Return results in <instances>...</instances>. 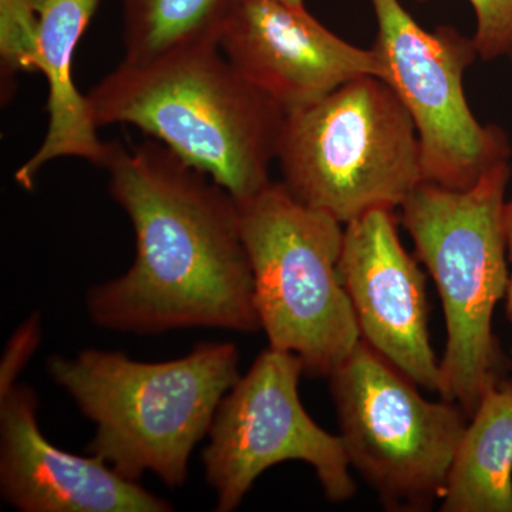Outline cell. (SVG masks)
Returning <instances> with one entry per match:
<instances>
[{
  "label": "cell",
  "mask_w": 512,
  "mask_h": 512,
  "mask_svg": "<svg viewBox=\"0 0 512 512\" xmlns=\"http://www.w3.org/2000/svg\"><path fill=\"white\" fill-rule=\"evenodd\" d=\"M109 191L136 235L130 269L86 295L97 328L261 330L238 201L158 141L111 143Z\"/></svg>",
  "instance_id": "1"
},
{
  "label": "cell",
  "mask_w": 512,
  "mask_h": 512,
  "mask_svg": "<svg viewBox=\"0 0 512 512\" xmlns=\"http://www.w3.org/2000/svg\"><path fill=\"white\" fill-rule=\"evenodd\" d=\"M97 127L127 124L244 200L271 183L286 113L220 46L123 60L87 94Z\"/></svg>",
  "instance_id": "2"
},
{
  "label": "cell",
  "mask_w": 512,
  "mask_h": 512,
  "mask_svg": "<svg viewBox=\"0 0 512 512\" xmlns=\"http://www.w3.org/2000/svg\"><path fill=\"white\" fill-rule=\"evenodd\" d=\"M47 373L96 426L89 454L128 480L150 473L170 488L187 481L192 451L241 377L231 342L198 343L188 355L156 363L87 349L50 356Z\"/></svg>",
  "instance_id": "3"
},
{
  "label": "cell",
  "mask_w": 512,
  "mask_h": 512,
  "mask_svg": "<svg viewBox=\"0 0 512 512\" xmlns=\"http://www.w3.org/2000/svg\"><path fill=\"white\" fill-rule=\"evenodd\" d=\"M510 161L494 165L467 190L423 181L400 207L403 227L443 302L447 343L440 360L441 399L468 419L484 394L501 383L493 316L505 298V191Z\"/></svg>",
  "instance_id": "4"
},
{
  "label": "cell",
  "mask_w": 512,
  "mask_h": 512,
  "mask_svg": "<svg viewBox=\"0 0 512 512\" xmlns=\"http://www.w3.org/2000/svg\"><path fill=\"white\" fill-rule=\"evenodd\" d=\"M276 161L293 198L343 225L396 211L424 181L412 117L376 76L286 114Z\"/></svg>",
  "instance_id": "5"
},
{
  "label": "cell",
  "mask_w": 512,
  "mask_h": 512,
  "mask_svg": "<svg viewBox=\"0 0 512 512\" xmlns=\"http://www.w3.org/2000/svg\"><path fill=\"white\" fill-rule=\"evenodd\" d=\"M238 207L269 348L298 356L305 375L329 377L362 340L339 276L345 225L272 181Z\"/></svg>",
  "instance_id": "6"
},
{
  "label": "cell",
  "mask_w": 512,
  "mask_h": 512,
  "mask_svg": "<svg viewBox=\"0 0 512 512\" xmlns=\"http://www.w3.org/2000/svg\"><path fill=\"white\" fill-rule=\"evenodd\" d=\"M350 467L387 511H429L443 497L467 427L458 404L431 402L365 340L329 376Z\"/></svg>",
  "instance_id": "7"
},
{
  "label": "cell",
  "mask_w": 512,
  "mask_h": 512,
  "mask_svg": "<svg viewBox=\"0 0 512 512\" xmlns=\"http://www.w3.org/2000/svg\"><path fill=\"white\" fill-rule=\"evenodd\" d=\"M377 20L380 79L402 101L419 136L424 181L467 190L494 165L510 161L507 134L476 119L464 73L478 57L473 37L448 26L421 28L400 0H370Z\"/></svg>",
  "instance_id": "8"
},
{
  "label": "cell",
  "mask_w": 512,
  "mask_h": 512,
  "mask_svg": "<svg viewBox=\"0 0 512 512\" xmlns=\"http://www.w3.org/2000/svg\"><path fill=\"white\" fill-rule=\"evenodd\" d=\"M302 375L298 356L268 346L221 400L202 451L218 512L237 510L255 481L286 461L311 466L333 503L356 494L342 439L322 429L303 407Z\"/></svg>",
  "instance_id": "9"
},
{
  "label": "cell",
  "mask_w": 512,
  "mask_h": 512,
  "mask_svg": "<svg viewBox=\"0 0 512 512\" xmlns=\"http://www.w3.org/2000/svg\"><path fill=\"white\" fill-rule=\"evenodd\" d=\"M338 269L362 340L421 389L439 393L426 275L403 247L393 210H373L345 225Z\"/></svg>",
  "instance_id": "10"
},
{
  "label": "cell",
  "mask_w": 512,
  "mask_h": 512,
  "mask_svg": "<svg viewBox=\"0 0 512 512\" xmlns=\"http://www.w3.org/2000/svg\"><path fill=\"white\" fill-rule=\"evenodd\" d=\"M220 49L249 83L286 114L322 100L362 76H382L375 50L350 45L305 5L239 0Z\"/></svg>",
  "instance_id": "11"
},
{
  "label": "cell",
  "mask_w": 512,
  "mask_h": 512,
  "mask_svg": "<svg viewBox=\"0 0 512 512\" xmlns=\"http://www.w3.org/2000/svg\"><path fill=\"white\" fill-rule=\"evenodd\" d=\"M35 390L0 397V493L22 512H168L173 505L101 458L53 446L37 421Z\"/></svg>",
  "instance_id": "12"
},
{
  "label": "cell",
  "mask_w": 512,
  "mask_h": 512,
  "mask_svg": "<svg viewBox=\"0 0 512 512\" xmlns=\"http://www.w3.org/2000/svg\"><path fill=\"white\" fill-rule=\"evenodd\" d=\"M36 26V72L46 79L47 126L45 140L29 160L20 165L15 178L30 190L36 175L59 158H80L106 165L111 143L100 140L87 94L77 89L73 66L77 46L101 0H33Z\"/></svg>",
  "instance_id": "13"
},
{
  "label": "cell",
  "mask_w": 512,
  "mask_h": 512,
  "mask_svg": "<svg viewBox=\"0 0 512 512\" xmlns=\"http://www.w3.org/2000/svg\"><path fill=\"white\" fill-rule=\"evenodd\" d=\"M454 454L441 512H512V390L491 387Z\"/></svg>",
  "instance_id": "14"
},
{
  "label": "cell",
  "mask_w": 512,
  "mask_h": 512,
  "mask_svg": "<svg viewBox=\"0 0 512 512\" xmlns=\"http://www.w3.org/2000/svg\"><path fill=\"white\" fill-rule=\"evenodd\" d=\"M124 60L146 62L174 50L218 46L239 0H117Z\"/></svg>",
  "instance_id": "15"
},
{
  "label": "cell",
  "mask_w": 512,
  "mask_h": 512,
  "mask_svg": "<svg viewBox=\"0 0 512 512\" xmlns=\"http://www.w3.org/2000/svg\"><path fill=\"white\" fill-rule=\"evenodd\" d=\"M36 10L33 0H0L2 83L36 72Z\"/></svg>",
  "instance_id": "16"
},
{
  "label": "cell",
  "mask_w": 512,
  "mask_h": 512,
  "mask_svg": "<svg viewBox=\"0 0 512 512\" xmlns=\"http://www.w3.org/2000/svg\"><path fill=\"white\" fill-rule=\"evenodd\" d=\"M424 2V0H419ZM476 13L473 40L478 56L494 60L507 56L512 47V0H468Z\"/></svg>",
  "instance_id": "17"
},
{
  "label": "cell",
  "mask_w": 512,
  "mask_h": 512,
  "mask_svg": "<svg viewBox=\"0 0 512 512\" xmlns=\"http://www.w3.org/2000/svg\"><path fill=\"white\" fill-rule=\"evenodd\" d=\"M42 342V318L33 313L25 322L20 323L6 343L5 352L0 360V397L18 384L20 373L35 355Z\"/></svg>",
  "instance_id": "18"
},
{
  "label": "cell",
  "mask_w": 512,
  "mask_h": 512,
  "mask_svg": "<svg viewBox=\"0 0 512 512\" xmlns=\"http://www.w3.org/2000/svg\"><path fill=\"white\" fill-rule=\"evenodd\" d=\"M504 231H505V247H507L508 269V285L505 292V316L512 325V198L505 202L504 211Z\"/></svg>",
  "instance_id": "19"
},
{
  "label": "cell",
  "mask_w": 512,
  "mask_h": 512,
  "mask_svg": "<svg viewBox=\"0 0 512 512\" xmlns=\"http://www.w3.org/2000/svg\"><path fill=\"white\" fill-rule=\"evenodd\" d=\"M282 2L292 3V5H305V0H282Z\"/></svg>",
  "instance_id": "20"
},
{
  "label": "cell",
  "mask_w": 512,
  "mask_h": 512,
  "mask_svg": "<svg viewBox=\"0 0 512 512\" xmlns=\"http://www.w3.org/2000/svg\"><path fill=\"white\" fill-rule=\"evenodd\" d=\"M501 383H503L505 387H508V389L512 390V379L504 380V382H501Z\"/></svg>",
  "instance_id": "21"
},
{
  "label": "cell",
  "mask_w": 512,
  "mask_h": 512,
  "mask_svg": "<svg viewBox=\"0 0 512 512\" xmlns=\"http://www.w3.org/2000/svg\"><path fill=\"white\" fill-rule=\"evenodd\" d=\"M507 56H508V57H510V59H511V63H512V47H511V49H510V52H508V55H507Z\"/></svg>",
  "instance_id": "22"
},
{
  "label": "cell",
  "mask_w": 512,
  "mask_h": 512,
  "mask_svg": "<svg viewBox=\"0 0 512 512\" xmlns=\"http://www.w3.org/2000/svg\"><path fill=\"white\" fill-rule=\"evenodd\" d=\"M511 353H512V350H511Z\"/></svg>",
  "instance_id": "23"
}]
</instances>
